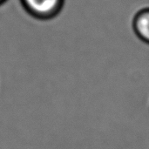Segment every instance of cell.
<instances>
[{
	"label": "cell",
	"mask_w": 149,
	"mask_h": 149,
	"mask_svg": "<svg viewBox=\"0 0 149 149\" xmlns=\"http://www.w3.org/2000/svg\"><path fill=\"white\" fill-rule=\"evenodd\" d=\"M136 30L141 38L149 42V11L141 14L137 18Z\"/></svg>",
	"instance_id": "cell-2"
},
{
	"label": "cell",
	"mask_w": 149,
	"mask_h": 149,
	"mask_svg": "<svg viewBox=\"0 0 149 149\" xmlns=\"http://www.w3.org/2000/svg\"><path fill=\"white\" fill-rule=\"evenodd\" d=\"M26 2L34 10L45 13L52 10L58 0H26Z\"/></svg>",
	"instance_id": "cell-1"
}]
</instances>
